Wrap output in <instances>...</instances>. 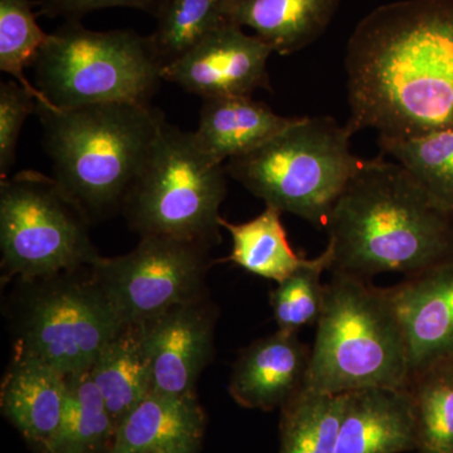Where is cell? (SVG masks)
Instances as JSON below:
<instances>
[{"label":"cell","mask_w":453,"mask_h":453,"mask_svg":"<svg viewBox=\"0 0 453 453\" xmlns=\"http://www.w3.org/2000/svg\"><path fill=\"white\" fill-rule=\"evenodd\" d=\"M345 68L351 134L408 140L453 127V2L374 9L349 40Z\"/></svg>","instance_id":"cell-1"},{"label":"cell","mask_w":453,"mask_h":453,"mask_svg":"<svg viewBox=\"0 0 453 453\" xmlns=\"http://www.w3.org/2000/svg\"><path fill=\"white\" fill-rule=\"evenodd\" d=\"M332 273L412 276L453 258V211L399 163L363 160L326 226Z\"/></svg>","instance_id":"cell-2"},{"label":"cell","mask_w":453,"mask_h":453,"mask_svg":"<svg viewBox=\"0 0 453 453\" xmlns=\"http://www.w3.org/2000/svg\"><path fill=\"white\" fill-rule=\"evenodd\" d=\"M53 178L92 220L122 210L165 119L150 104L50 109L35 103Z\"/></svg>","instance_id":"cell-3"},{"label":"cell","mask_w":453,"mask_h":453,"mask_svg":"<svg viewBox=\"0 0 453 453\" xmlns=\"http://www.w3.org/2000/svg\"><path fill=\"white\" fill-rule=\"evenodd\" d=\"M305 390L344 395L365 388H405L411 365L407 342L386 288L345 273L325 285L323 314Z\"/></svg>","instance_id":"cell-4"},{"label":"cell","mask_w":453,"mask_h":453,"mask_svg":"<svg viewBox=\"0 0 453 453\" xmlns=\"http://www.w3.org/2000/svg\"><path fill=\"white\" fill-rule=\"evenodd\" d=\"M351 135L329 116L297 118L255 150L229 159L226 172L268 207L325 229L363 163L350 151Z\"/></svg>","instance_id":"cell-5"},{"label":"cell","mask_w":453,"mask_h":453,"mask_svg":"<svg viewBox=\"0 0 453 453\" xmlns=\"http://www.w3.org/2000/svg\"><path fill=\"white\" fill-rule=\"evenodd\" d=\"M33 67L35 88L57 109L149 104L163 81V65L149 37L89 31L79 20L50 33Z\"/></svg>","instance_id":"cell-6"},{"label":"cell","mask_w":453,"mask_h":453,"mask_svg":"<svg viewBox=\"0 0 453 453\" xmlns=\"http://www.w3.org/2000/svg\"><path fill=\"white\" fill-rule=\"evenodd\" d=\"M226 175L223 164L203 153L193 133L165 121L121 211L140 237L164 235L214 246L220 242Z\"/></svg>","instance_id":"cell-7"},{"label":"cell","mask_w":453,"mask_h":453,"mask_svg":"<svg viewBox=\"0 0 453 453\" xmlns=\"http://www.w3.org/2000/svg\"><path fill=\"white\" fill-rule=\"evenodd\" d=\"M86 211L55 178L23 170L0 183V250L7 279L35 281L98 258Z\"/></svg>","instance_id":"cell-8"},{"label":"cell","mask_w":453,"mask_h":453,"mask_svg":"<svg viewBox=\"0 0 453 453\" xmlns=\"http://www.w3.org/2000/svg\"><path fill=\"white\" fill-rule=\"evenodd\" d=\"M88 268V267H86ZM29 285L16 319V354L35 357L65 375L88 371L121 329L89 267Z\"/></svg>","instance_id":"cell-9"},{"label":"cell","mask_w":453,"mask_h":453,"mask_svg":"<svg viewBox=\"0 0 453 453\" xmlns=\"http://www.w3.org/2000/svg\"><path fill=\"white\" fill-rule=\"evenodd\" d=\"M211 246L181 238L142 237L133 251L89 267L122 324H142L207 296Z\"/></svg>","instance_id":"cell-10"},{"label":"cell","mask_w":453,"mask_h":453,"mask_svg":"<svg viewBox=\"0 0 453 453\" xmlns=\"http://www.w3.org/2000/svg\"><path fill=\"white\" fill-rule=\"evenodd\" d=\"M273 50L232 23L208 37L162 71V79L184 91L207 98L250 96L258 88L271 91L267 62Z\"/></svg>","instance_id":"cell-11"},{"label":"cell","mask_w":453,"mask_h":453,"mask_svg":"<svg viewBox=\"0 0 453 453\" xmlns=\"http://www.w3.org/2000/svg\"><path fill=\"white\" fill-rule=\"evenodd\" d=\"M216 323V309L205 296L140 324L153 392L196 395V381L213 356Z\"/></svg>","instance_id":"cell-12"},{"label":"cell","mask_w":453,"mask_h":453,"mask_svg":"<svg viewBox=\"0 0 453 453\" xmlns=\"http://www.w3.org/2000/svg\"><path fill=\"white\" fill-rule=\"evenodd\" d=\"M386 292L403 330L411 372L453 357V258Z\"/></svg>","instance_id":"cell-13"},{"label":"cell","mask_w":453,"mask_h":453,"mask_svg":"<svg viewBox=\"0 0 453 453\" xmlns=\"http://www.w3.org/2000/svg\"><path fill=\"white\" fill-rule=\"evenodd\" d=\"M310 357L297 333L277 330L256 340L235 360L229 395L249 410H281L305 388Z\"/></svg>","instance_id":"cell-14"},{"label":"cell","mask_w":453,"mask_h":453,"mask_svg":"<svg viewBox=\"0 0 453 453\" xmlns=\"http://www.w3.org/2000/svg\"><path fill=\"white\" fill-rule=\"evenodd\" d=\"M417 449V422L407 388L344 393L336 453H404Z\"/></svg>","instance_id":"cell-15"},{"label":"cell","mask_w":453,"mask_h":453,"mask_svg":"<svg viewBox=\"0 0 453 453\" xmlns=\"http://www.w3.org/2000/svg\"><path fill=\"white\" fill-rule=\"evenodd\" d=\"M67 375L35 357L14 356L0 389V408L37 453H49L64 413Z\"/></svg>","instance_id":"cell-16"},{"label":"cell","mask_w":453,"mask_h":453,"mask_svg":"<svg viewBox=\"0 0 453 453\" xmlns=\"http://www.w3.org/2000/svg\"><path fill=\"white\" fill-rule=\"evenodd\" d=\"M205 426L196 395L153 392L122 419L109 453H199Z\"/></svg>","instance_id":"cell-17"},{"label":"cell","mask_w":453,"mask_h":453,"mask_svg":"<svg viewBox=\"0 0 453 453\" xmlns=\"http://www.w3.org/2000/svg\"><path fill=\"white\" fill-rule=\"evenodd\" d=\"M296 120L250 96L207 98L193 135L203 153L223 164L255 150Z\"/></svg>","instance_id":"cell-18"},{"label":"cell","mask_w":453,"mask_h":453,"mask_svg":"<svg viewBox=\"0 0 453 453\" xmlns=\"http://www.w3.org/2000/svg\"><path fill=\"white\" fill-rule=\"evenodd\" d=\"M340 0H225L226 22L249 27L273 52L305 49L329 26Z\"/></svg>","instance_id":"cell-19"},{"label":"cell","mask_w":453,"mask_h":453,"mask_svg":"<svg viewBox=\"0 0 453 453\" xmlns=\"http://www.w3.org/2000/svg\"><path fill=\"white\" fill-rule=\"evenodd\" d=\"M88 372L118 428L122 419L153 393L142 325H122Z\"/></svg>","instance_id":"cell-20"},{"label":"cell","mask_w":453,"mask_h":453,"mask_svg":"<svg viewBox=\"0 0 453 453\" xmlns=\"http://www.w3.org/2000/svg\"><path fill=\"white\" fill-rule=\"evenodd\" d=\"M281 214L266 205L256 219L240 225L222 217L220 226L232 237V252L226 259L252 275L277 283L299 270L308 259L300 257L292 249Z\"/></svg>","instance_id":"cell-21"},{"label":"cell","mask_w":453,"mask_h":453,"mask_svg":"<svg viewBox=\"0 0 453 453\" xmlns=\"http://www.w3.org/2000/svg\"><path fill=\"white\" fill-rule=\"evenodd\" d=\"M115 434V422L88 371L67 375L64 413L49 453H109Z\"/></svg>","instance_id":"cell-22"},{"label":"cell","mask_w":453,"mask_h":453,"mask_svg":"<svg viewBox=\"0 0 453 453\" xmlns=\"http://www.w3.org/2000/svg\"><path fill=\"white\" fill-rule=\"evenodd\" d=\"M417 453H453V357L411 372Z\"/></svg>","instance_id":"cell-23"},{"label":"cell","mask_w":453,"mask_h":453,"mask_svg":"<svg viewBox=\"0 0 453 453\" xmlns=\"http://www.w3.org/2000/svg\"><path fill=\"white\" fill-rule=\"evenodd\" d=\"M344 395L301 390L281 408L279 453H336Z\"/></svg>","instance_id":"cell-24"},{"label":"cell","mask_w":453,"mask_h":453,"mask_svg":"<svg viewBox=\"0 0 453 453\" xmlns=\"http://www.w3.org/2000/svg\"><path fill=\"white\" fill-rule=\"evenodd\" d=\"M225 0H165L157 28L148 35L163 68L178 61L205 37L226 25Z\"/></svg>","instance_id":"cell-25"},{"label":"cell","mask_w":453,"mask_h":453,"mask_svg":"<svg viewBox=\"0 0 453 453\" xmlns=\"http://www.w3.org/2000/svg\"><path fill=\"white\" fill-rule=\"evenodd\" d=\"M378 142L384 154L404 166L429 195L453 211V127L419 138Z\"/></svg>","instance_id":"cell-26"},{"label":"cell","mask_w":453,"mask_h":453,"mask_svg":"<svg viewBox=\"0 0 453 453\" xmlns=\"http://www.w3.org/2000/svg\"><path fill=\"white\" fill-rule=\"evenodd\" d=\"M33 4L29 0H0V70L32 92L38 104L57 109L25 74L37 62L50 35L38 26Z\"/></svg>","instance_id":"cell-27"},{"label":"cell","mask_w":453,"mask_h":453,"mask_svg":"<svg viewBox=\"0 0 453 453\" xmlns=\"http://www.w3.org/2000/svg\"><path fill=\"white\" fill-rule=\"evenodd\" d=\"M332 264L333 249L327 243L326 250L319 257L308 259L299 270L279 282L270 295L277 330L299 333L308 325L318 324L325 300L321 277L325 271H330Z\"/></svg>","instance_id":"cell-28"},{"label":"cell","mask_w":453,"mask_h":453,"mask_svg":"<svg viewBox=\"0 0 453 453\" xmlns=\"http://www.w3.org/2000/svg\"><path fill=\"white\" fill-rule=\"evenodd\" d=\"M35 95L11 80L0 83V175L8 178L17 159L20 131L29 113L35 112Z\"/></svg>","instance_id":"cell-29"},{"label":"cell","mask_w":453,"mask_h":453,"mask_svg":"<svg viewBox=\"0 0 453 453\" xmlns=\"http://www.w3.org/2000/svg\"><path fill=\"white\" fill-rule=\"evenodd\" d=\"M165 0H43L41 2V14L50 18L65 17L68 20L80 18L105 8H133L144 11L157 18Z\"/></svg>","instance_id":"cell-30"}]
</instances>
